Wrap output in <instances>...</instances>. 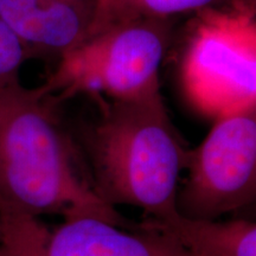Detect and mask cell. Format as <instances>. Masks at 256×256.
<instances>
[{
  "label": "cell",
  "instance_id": "6da1fadb",
  "mask_svg": "<svg viewBox=\"0 0 256 256\" xmlns=\"http://www.w3.org/2000/svg\"><path fill=\"white\" fill-rule=\"evenodd\" d=\"M60 104L18 78L0 86V214L96 217L136 228L96 194L60 124Z\"/></svg>",
  "mask_w": 256,
  "mask_h": 256
},
{
  "label": "cell",
  "instance_id": "7a4b0ae2",
  "mask_svg": "<svg viewBox=\"0 0 256 256\" xmlns=\"http://www.w3.org/2000/svg\"><path fill=\"white\" fill-rule=\"evenodd\" d=\"M98 101L84 136L88 176L110 206L138 208L144 222L168 226L182 215L178 194L188 151L166 110L162 92L136 100Z\"/></svg>",
  "mask_w": 256,
  "mask_h": 256
},
{
  "label": "cell",
  "instance_id": "3957f363",
  "mask_svg": "<svg viewBox=\"0 0 256 256\" xmlns=\"http://www.w3.org/2000/svg\"><path fill=\"white\" fill-rule=\"evenodd\" d=\"M172 28V19H144L98 32L64 52L40 87L60 104L78 95L124 101L158 92Z\"/></svg>",
  "mask_w": 256,
  "mask_h": 256
},
{
  "label": "cell",
  "instance_id": "277c9868",
  "mask_svg": "<svg viewBox=\"0 0 256 256\" xmlns=\"http://www.w3.org/2000/svg\"><path fill=\"white\" fill-rule=\"evenodd\" d=\"M180 82L192 107L215 121L256 106V8L230 2L194 14Z\"/></svg>",
  "mask_w": 256,
  "mask_h": 256
},
{
  "label": "cell",
  "instance_id": "5b68a950",
  "mask_svg": "<svg viewBox=\"0 0 256 256\" xmlns=\"http://www.w3.org/2000/svg\"><path fill=\"white\" fill-rule=\"evenodd\" d=\"M178 210L191 220H220L256 206V106L216 120L188 153Z\"/></svg>",
  "mask_w": 256,
  "mask_h": 256
},
{
  "label": "cell",
  "instance_id": "8992f818",
  "mask_svg": "<svg viewBox=\"0 0 256 256\" xmlns=\"http://www.w3.org/2000/svg\"><path fill=\"white\" fill-rule=\"evenodd\" d=\"M0 216V256H196L145 223L128 229L96 217H76L49 229L34 217Z\"/></svg>",
  "mask_w": 256,
  "mask_h": 256
},
{
  "label": "cell",
  "instance_id": "52a82bcc",
  "mask_svg": "<svg viewBox=\"0 0 256 256\" xmlns=\"http://www.w3.org/2000/svg\"><path fill=\"white\" fill-rule=\"evenodd\" d=\"M98 0H0V18L31 57H54L87 37Z\"/></svg>",
  "mask_w": 256,
  "mask_h": 256
},
{
  "label": "cell",
  "instance_id": "ba28073f",
  "mask_svg": "<svg viewBox=\"0 0 256 256\" xmlns=\"http://www.w3.org/2000/svg\"><path fill=\"white\" fill-rule=\"evenodd\" d=\"M147 224L180 243L196 256H256V222H204L182 216L168 226Z\"/></svg>",
  "mask_w": 256,
  "mask_h": 256
},
{
  "label": "cell",
  "instance_id": "9c48e42d",
  "mask_svg": "<svg viewBox=\"0 0 256 256\" xmlns=\"http://www.w3.org/2000/svg\"><path fill=\"white\" fill-rule=\"evenodd\" d=\"M229 2L232 0H98L86 40L115 25L144 19H174Z\"/></svg>",
  "mask_w": 256,
  "mask_h": 256
},
{
  "label": "cell",
  "instance_id": "30bf717a",
  "mask_svg": "<svg viewBox=\"0 0 256 256\" xmlns=\"http://www.w3.org/2000/svg\"><path fill=\"white\" fill-rule=\"evenodd\" d=\"M30 52L17 34L0 18V86L19 78V70Z\"/></svg>",
  "mask_w": 256,
  "mask_h": 256
},
{
  "label": "cell",
  "instance_id": "8fae6325",
  "mask_svg": "<svg viewBox=\"0 0 256 256\" xmlns=\"http://www.w3.org/2000/svg\"><path fill=\"white\" fill-rule=\"evenodd\" d=\"M232 2H238V4L248 5V6H252V8H256V0H232Z\"/></svg>",
  "mask_w": 256,
  "mask_h": 256
},
{
  "label": "cell",
  "instance_id": "7c38bea8",
  "mask_svg": "<svg viewBox=\"0 0 256 256\" xmlns=\"http://www.w3.org/2000/svg\"><path fill=\"white\" fill-rule=\"evenodd\" d=\"M2 216H0V240H2Z\"/></svg>",
  "mask_w": 256,
  "mask_h": 256
}]
</instances>
